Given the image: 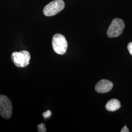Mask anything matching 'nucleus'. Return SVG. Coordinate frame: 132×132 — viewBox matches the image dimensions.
<instances>
[{
	"instance_id": "obj_3",
	"label": "nucleus",
	"mask_w": 132,
	"mask_h": 132,
	"mask_svg": "<svg viewBox=\"0 0 132 132\" xmlns=\"http://www.w3.org/2000/svg\"><path fill=\"white\" fill-rule=\"evenodd\" d=\"M125 28V23L122 19L116 18L112 21L107 34L110 38L117 37L120 35Z\"/></svg>"
},
{
	"instance_id": "obj_4",
	"label": "nucleus",
	"mask_w": 132,
	"mask_h": 132,
	"mask_svg": "<svg viewBox=\"0 0 132 132\" xmlns=\"http://www.w3.org/2000/svg\"><path fill=\"white\" fill-rule=\"evenodd\" d=\"M65 7V3L63 0H54L45 6L44 14L46 16H52L58 14Z\"/></svg>"
},
{
	"instance_id": "obj_10",
	"label": "nucleus",
	"mask_w": 132,
	"mask_h": 132,
	"mask_svg": "<svg viewBox=\"0 0 132 132\" xmlns=\"http://www.w3.org/2000/svg\"><path fill=\"white\" fill-rule=\"evenodd\" d=\"M127 48L130 54L132 55V42H130L128 44Z\"/></svg>"
},
{
	"instance_id": "obj_8",
	"label": "nucleus",
	"mask_w": 132,
	"mask_h": 132,
	"mask_svg": "<svg viewBox=\"0 0 132 132\" xmlns=\"http://www.w3.org/2000/svg\"><path fill=\"white\" fill-rule=\"evenodd\" d=\"M38 132H45L46 131V128L44 123H41L38 125Z\"/></svg>"
},
{
	"instance_id": "obj_5",
	"label": "nucleus",
	"mask_w": 132,
	"mask_h": 132,
	"mask_svg": "<svg viewBox=\"0 0 132 132\" xmlns=\"http://www.w3.org/2000/svg\"><path fill=\"white\" fill-rule=\"evenodd\" d=\"M12 111V103L6 96L0 95V115L4 118L9 119Z\"/></svg>"
},
{
	"instance_id": "obj_11",
	"label": "nucleus",
	"mask_w": 132,
	"mask_h": 132,
	"mask_svg": "<svg viewBox=\"0 0 132 132\" xmlns=\"http://www.w3.org/2000/svg\"><path fill=\"white\" fill-rule=\"evenodd\" d=\"M121 132H129V129L127 127V126L126 125L124 126V127L121 130Z\"/></svg>"
},
{
	"instance_id": "obj_9",
	"label": "nucleus",
	"mask_w": 132,
	"mask_h": 132,
	"mask_svg": "<svg viewBox=\"0 0 132 132\" xmlns=\"http://www.w3.org/2000/svg\"><path fill=\"white\" fill-rule=\"evenodd\" d=\"M52 115V112L50 110H47V111L44 112L43 113V116L45 118H50Z\"/></svg>"
},
{
	"instance_id": "obj_6",
	"label": "nucleus",
	"mask_w": 132,
	"mask_h": 132,
	"mask_svg": "<svg viewBox=\"0 0 132 132\" xmlns=\"http://www.w3.org/2000/svg\"><path fill=\"white\" fill-rule=\"evenodd\" d=\"M113 83L108 80H100L95 87V90L98 93H106L112 89Z\"/></svg>"
},
{
	"instance_id": "obj_2",
	"label": "nucleus",
	"mask_w": 132,
	"mask_h": 132,
	"mask_svg": "<svg viewBox=\"0 0 132 132\" xmlns=\"http://www.w3.org/2000/svg\"><path fill=\"white\" fill-rule=\"evenodd\" d=\"M11 58L14 65L19 68H24L29 64L30 54L27 51H22L20 52H13Z\"/></svg>"
},
{
	"instance_id": "obj_1",
	"label": "nucleus",
	"mask_w": 132,
	"mask_h": 132,
	"mask_svg": "<svg viewBox=\"0 0 132 132\" xmlns=\"http://www.w3.org/2000/svg\"><path fill=\"white\" fill-rule=\"evenodd\" d=\"M52 45L55 52L58 54L63 55L67 51L68 42L63 35L57 33L52 38Z\"/></svg>"
},
{
	"instance_id": "obj_7",
	"label": "nucleus",
	"mask_w": 132,
	"mask_h": 132,
	"mask_svg": "<svg viewBox=\"0 0 132 132\" xmlns=\"http://www.w3.org/2000/svg\"><path fill=\"white\" fill-rule=\"evenodd\" d=\"M121 107L120 101L117 99H112L109 100L105 106L106 110L110 112H114L118 110Z\"/></svg>"
}]
</instances>
